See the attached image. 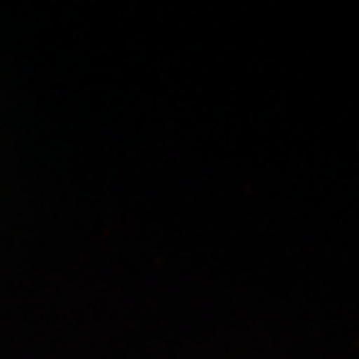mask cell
Masks as SVG:
<instances>
[]
</instances>
